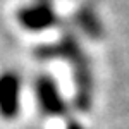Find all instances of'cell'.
I'll return each instance as SVG.
<instances>
[{"label":"cell","instance_id":"1","mask_svg":"<svg viewBox=\"0 0 129 129\" xmlns=\"http://www.w3.org/2000/svg\"><path fill=\"white\" fill-rule=\"evenodd\" d=\"M35 53L40 59H64L69 62L76 83V107L79 110H88L93 100V76L89 60L76 36L72 33H66L57 43L43 45L36 48Z\"/></svg>","mask_w":129,"mask_h":129},{"label":"cell","instance_id":"2","mask_svg":"<svg viewBox=\"0 0 129 129\" xmlns=\"http://www.w3.org/2000/svg\"><path fill=\"white\" fill-rule=\"evenodd\" d=\"M17 21L29 31H41L57 24V14L50 0H35L17 12Z\"/></svg>","mask_w":129,"mask_h":129},{"label":"cell","instance_id":"3","mask_svg":"<svg viewBox=\"0 0 129 129\" xmlns=\"http://www.w3.org/2000/svg\"><path fill=\"white\" fill-rule=\"evenodd\" d=\"M35 93L38 98V105L47 115H62L66 114V103L60 96L55 81L47 74H41L35 81Z\"/></svg>","mask_w":129,"mask_h":129},{"label":"cell","instance_id":"4","mask_svg":"<svg viewBox=\"0 0 129 129\" xmlns=\"http://www.w3.org/2000/svg\"><path fill=\"white\" fill-rule=\"evenodd\" d=\"M21 79L17 72L5 71L0 74V115L4 119H14L19 112Z\"/></svg>","mask_w":129,"mask_h":129},{"label":"cell","instance_id":"5","mask_svg":"<svg viewBox=\"0 0 129 129\" xmlns=\"http://www.w3.org/2000/svg\"><path fill=\"white\" fill-rule=\"evenodd\" d=\"M78 22H79V26L88 33L89 36H95V38L100 36L102 28H100V22L95 17L93 12H79L78 14Z\"/></svg>","mask_w":129,"mask_h":129},{"label":"cell","instance_id":"6","mask_svg":"<svg viewBox=\"0 0 129 129\" xmlns=\"http://www.w3.org/2000/svg\"><path fill=\"white\" fill-rule=\"evenodd\" d=\"M67 129H84L81 124H78V122H71L69 126H67Z\"/></svg>","mask_w":129,"mask_h":129}]
</instances>
